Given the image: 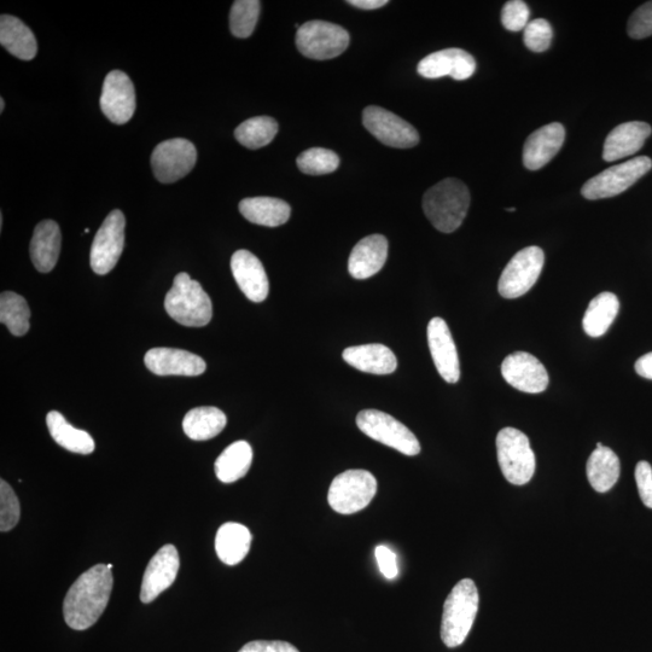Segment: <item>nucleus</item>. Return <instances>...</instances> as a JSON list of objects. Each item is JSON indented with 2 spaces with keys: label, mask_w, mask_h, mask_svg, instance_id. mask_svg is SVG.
Here are the masks:
<instances>
[{
  "label": "nucleus",
  "mask_w": 652,
  "mask_h": 652,
  "mask_svg": "<svg viewBox=\"0 0 652 652\" xmlns=\"http://www.w3.org/2000/svg\"><path fill=\"white\" fill-rule=\"evenodd\" d=\"M499 467L512 485L523 486L535 473V456L528 436L515 428H504L497 436Z\"/></svg>",
  "instance_id": "5"
},
{
  "label": "nucleus",
  "mask_w": 652,
  "mask_h": 652,
  "mask_svg": "<svg viewBox=\"0 0 652 652\" xmlns=\"http://www.w3.org/2000/svg\"><path fill=\"white\" fill-rule=\"evenodd\" d=\"M4 108H5L4 98H0V113L4 112Z\"/></svg>",
  "instance_id": "47"
},
{
  "label": "nucleus",
  "mask_w": 652,
  "mask_h": 652,
  "mask_svg": "<svg viewBox=\"0 0 652 652\" xmlns=\"http://www.w3.org/2000/svg\"><path fill=\"white\" fill-rule=\"evenodd\" d=\"M302 173L308 176H323L333 173L340 166V157L334 151L312 148L304 151L296 160Z\"/></svg>",
  "instance_id": "37"
},
{
  "label": "nucleus",
  "mask_w": 652,
  "mask_h": 652,
  "mask_svg": "<svg viewBox=\"0 0 652 652\" xmlns=\"http://www.w3.org/2000/svg\"><path fill=\"white\" fill-rule=\"evenodd\" d=\"M51 438L67 451L79 454H90L95 451V441L85 430L74 428L67 422L62 413L51 411L46 416Z\"/></svg>",
  "instance_id": "31"
},
{
  "label": "nucleus",
  "mask_w": 652,
  "mask_h": 652,
  "mask_svg": "<svg viewBox=\"0 0 652 652\" xmlns=\"http://www.w3.org/2000/svg\"><path fill=\"white\" fill-rule=\"evenodd\" d=\"M552 37L553 31L550 22L544 19L529 22L525 28V34H523L527 48L537 54L549 50Z\"/></svg>",
  "instance_id": "39"
},
{
  "label": "nucleus",
  "mask_w": 652,
  "mask_h": 652,
  "mask_svg": "<svg viewBox=\"0 0 652 652\" xmlns=\"http://www.w3.org/2000/svg\"><path fill=\"white\" fill-rule=\"evenodd\" d=\"M634 368H636L639 376L646 378V380H652V352L639 358Z\"/></svg>",
  "instance_id": "45"
},
{
  "label": "nucleus",
  "mask_w": 652,
  "mask_h": 652,
  "mask_svg": "<svg viewBox=\"0 0 652 652\" xmlns=\"http://www.w3.org/2000/svg\"><path fill=\"white\" fill-rule=\"evenodd\" d=\"M277 121L270 116H256V118L242 122L236 128L235 137L243 147L256 150L266 147L277 136Z\"/></svg>",
  "instance_id": "34"
},
{
  "label": "nucleus",
  "mask_w": 652,
  "mask_h": 652,
  "mask_svg": "<svg viewBox=\"0 0 652 652\" xmlns=\"http://www.w3.org/2000/svg\"><path fill=\"white\" fill-rule=\"evenodd\" d=\"M529 16H531V11H529L528 5L525 2H522V0H510V2L504 5L502 23L510 32L525 31L529 23Z\"/></svg>",
  "instance_id": "40"
},
{
  "label": "nucleus",
  "mask_w": 652,
  "mask_h": 652,
  "mask_svg": "<svg viewBox=\"0 0 652 652\" xmlns=\"http://www.w3.org/2000/svg\"><path fill=\"white\" fill-rule=\"evenodd\" d=\"M506 212L514 213L516 212V208H506Z\"/></svg>",
  "instance_id": "48"
},
{
  "label": "nucleus",
  "mask_w": 652,
  "mask_h": 652,
  "mask_svg": "<svg viewBox=\"0 0 652 652\" xmlns=\"http://www.w3.org/2000/svg\"><path fill=\"white\" fill-rule=\"evenodd\" d=\"M61 244V230L56 221L44 220L37 225L31 242V259L39 272L48 273L55 269Z\"/></svg>",
  "instance_id": "24"
},
{
  "label": "nucleus",
  "mask_w": 652,
  "mask_h": 652,
  "mask_svg": "<svg viewBox=\"0 0 652 652\" xmlns=\"http://www.w3.org/2000/svg\"><path fill=\"white\" fill-rule=\"evenodd\" d=\"M144 363L157 376H200L207 365L199 355L176 348H153L145 354Z\"/></svg>",
  "instance_id": "19"
},
{
  "label": "nucleus",
  "mask_w": 652,
  "mask_h": 652,
  "mask_svg": "<svg viewBox=\"0 0 652 652\" xmlns=\"http://www.w3.org/2000/svg\"><path fill=\"white\" fill-rule=\"evenodd\" d=\"M652 168L650 157L639 156L620 165L608 168L582 186L581 195L586 200L596 201L610 199L622 194Z\"/></svg>",
  "instance_id": "7"
},
{
  "label": "nucleus",
  "mask_w": 652,
  "mask_h": 652,
  "mask_svg": "<svg viewBox=\"0 0 652 652\" xmlns=\"http://www.w3.org/2000/svg\"><path fill=\"white\" fill-rule=\"evenodd\" d=\"M165 308L168 316L189 328H202L213 317L211 298L199 282L184 272L174 278L173 287L166 295Z\"/></svg>",
  "instance_id": "4"
},
{
  "label": "nucleus",
  "mask_w": 652,
  "mask_h": 652,
  "mask_svg": "<svg viewBox=\"0 0 652 652\" xmlns=\"http://www.w3.org/2000/svg\"><path fill=\"white\" fill-rule=\"evenodd\" d=\"M544 264L543 249L532 246L520 250L499 278V294L505 299L521 298L538 282Z\"/></svg>",
  "instance_id": "10"
},
{
  "label": "nucleus",
  "mask_w": 652,
  "mask_h": 652,
  "mask_svg": "<svg viewBox=\"0 0 652 652\" xmlns=\"http://www.w3.org/2000/svg\"><path fill=\"white\" fill-rule=\"evenodd\" d=\"M252 534L241 523L227 522L219 528L215 537V551L219 560L227 566H236L247 557Z\"/></svg>",
  "instance_id": "27"
},
{
  "label": "nucleus",
  "mask_w": 652,
  "mask_h": 652,
  "mask_svg": "<svg viewBox=\"0 0 652 652\" xmlns=\"http://www.w3.org/2000/svg\"><path fill=\"white\" fill-rule=\"evenodd\" d=\"M0 44L11 55L23 61H31L37 56L38 44L31 28L11 15L0 17Z\"/></svg>",
  "instance_id": "26"
},
{
  "label": "nucleus",
  "mask_w": 652,
  "mask_h": 652,
  "mask_svg": "<svg viewBox=\"0 0 652 652\" xmlns=\"http://www.w3.org/2000/svg\"><path fill=\"white\" fill-rule=\"evenodd\" d=\"M357 426L369 438L394 448L405 456H417L421 445L416 435L386 412L364 410L358 413Z\"/></svg>",
  "instance_id": "8"
},
{
  "label": "nucleus",
  "mask_w": 652,
  "mask_h": 652,
  "mask_svg": "<svg viewBox=\"0 0 652 652\" xmlns=\"http://www.w3.org/2000/svg\"><path fill=\"white\" fill-rule=\"evenodd\" d=\"M231 271L247 299L263 302L269 296L270 284L264 265L248 250H237L231 258Z\"/></svg>",
  "instance_id": "20"
},
{
  "label": "nucleus",
  "mask_w": 652,
  "mask_h": 652,
  "mask_svg": "<svg viewBox=\"0 0 652 652\" xmlns=\"http://www.w3.org/2000/svg\"><path fill=\"white\" fill-rule=\"evenodd\" d=\"M126 219L115 209L97 231L91 247L90 263L93 272L104 276L114 270L125 244Z\"/></svg>",
  "instance_id": "12"
},
{
  "label": "nucleus",
  "mask_w": 652,
  "mask_h": 652,
  "mask_svg": "<svg viewBox=\"0 0 652 652\" xmlns=\"http://www.w3.org/2000/svg\"><path fill=\"white\" fill-rule=\"evenodd\" d=\"M101 109L109 121L124 125L136 112V90L132 80L121 71L110 72L104 79Z\"/></svg>",
  "instance_id": "14"
},
{
  "label": "nucleus",
  "mask_w": 652,
  "mask_h": 652,
  "mask_svg": "<svg viewBox=\"0 0 652 652\" xmlns=\"http://www.w3.org/2000/svg\"><path fill=\"white\" fill-rule=\"evenodd\" d=\"M479 591L471 579H463L448 595L441 621V639L447 648L462 645L479 611Z\"/></svg>",
  "instance_id": "3"
},
{
  "label": "nucleus",
  "mask_w": 652,
  "mask_h": 652,
  "mask_svg": "<svg viewBox=\"0 0 652 652\" xmlns=\"http://www.w3.org/2000/svg\"><path fill=\"white\" fill-rule=\"evenodd\" d=\"M388 258V241L382 235L363 238L352 250L348 271L355 279L374 277L383 269Z\"/></svg>",
  "instance_id": "23"
},
{
  "label": "nucleus",
  "mask_w": 652,
  "mask_h": 652,
  "mask_svg": "<svg viewBox=\"0 0 652 652\" xmlns=\"http://www.w3.org/2000/svg\"><path fill=\"white\" fill-rule=\"evenodd\" d=\"M238 652H300L287 642L281 640H255L243 646Z\"/></svg>",
  "instance_id": "44"
},
{
  "label": "nucleus",
  "mask_w": 652,
  "mask_h": 652,
  "mask_svg": "<svg viewBox=\"0 0 652 652\" xmlns=\"http://www.w3.org/2000/svg\"><path fill=\"white\" fill-rule=\"evenodd\" d=\"M375 556L381 573L388 580L397 578L399 574L397 555L387 546L381 545L376 547Z\"/></svg>",
  "instance_id": "43"
},
{
  "label": "nucleus",
  "mask_w": 652,
  "mask_h": 652,
  "mask_svg": "<svg viewBox=\"0 0 652 652\" xmlns=\"http://www.w3.org/2000/svg\"><path fill=\"white\" fill-rule=\"evenodd\" d=\"M354 369L372 375H390L398 368V360L390 349L380 343L349 347L342 354Z\"/></svg>",
  "instance_id": "25"
},
{
  "label": "nucleus",
  "mask_w": 652,
  "mask_h": 652,
  "mask_svg": "<svg viewBox=\"0 0 652 652\" xmlns=\"http://www.w3.org/2000/svg\"><path fill=\"white\" fill-rule=\"evenodd\" d=\"M197 150L188 139L174 138L162 142L151 155L155 178L163 184L176 183L195 167Z\"/></svg>",
  "instance_id": "11"
},
{
  "label": "nucleus",
  "mask_w": 652,
  "mask_h": 652,
  "mask_svg": "<svg viewBox=\"0 0 652 652\" xmlns=\"http://www.w3.org/2000/svg\"><path fill=\"white\" fill-rule=\"evenodd\" d=\"M651 126L642 121L625 122L614 128L605 139L603 159L614 162L637 154L651 135Z\"/></svg>",
  "instance_id": "22"
},
{
  "label": "nucleus",
  "mask_w": 652,
  "mask_h": 652,
  "mask_svg": "<svg viewBox=\"0 0 652 652\" xmlns=\"http://www.w3.org/2000/svg\"><path fill=\"white\" fill-rule=\"evenodd\" d=\"M502 375L511 387L523 393L539 394L549 387L550 378L545 366L526 352H516L506 357Z\"/></svg>",
  "instance_id": "15"
},
{
  "label": "nucleus",
  "mask_w": 652,
  "mask_h": 652,
  "mask_svg": "<svg viewBox=\"0 0 652 652\" xmlns=\"http://www.w3.org/2000/svg\"><path fill=\"white\" fill-rule=\"evenodd\" d=\"M349 34L335 23L311 21L298 28L296 46L302 55L312 60H331L345 52L349 45Z\"/></svg>",
  "instance_id": "9"
},
{
  "label": "nucleus",
  "mask_w": 652,
  "mask_h": 652,
  "mask_svg": "<svg viewBox=\"0 0 652 652\" xmlns=\"http://www.w3.org/2000/svg\"><path fill=\"white\" fill-rule=\"evenodd\" d=\"M566 128L560 122L546 125L532 133L523 147V165L529 171L541 170L561 150Z\"/></svg>",
  "instance_id": "21"
},
{
  "label": "nucleus",
  "mask_w": 652,
  "mask_h": 652,
  "mask_svg": "<svg viewBox=\"0 0 652 652\" xmlns=\"http://www.w3.org/2000/svg\"><path fill=\"white\" fill-rule=\"evenodd\" d=\"M252 462V446L247 441H236L215 461V475L221 482H236L248 474Z\"/></svg>",
  "instance_id": "32"
},
{
  "label": "nucleus",
  "mask_w": 652,
  "mask_h": 652,
  "mask_svg": "<svg viewBox=\"0 0 652 652\" xmlns=\"http://www.w3.org/2000/svg\"><path fill=\"white\" fill-rule=\"evenodd\" d=\"M587 479L595 491L609 492L620 477V459L609 447L597 444L587 461Z\"/></svg>",
  "instance_id": "29"
},
{
  "label": "nucleus",
  "mask_w": 652,
  "mask_h": 652,
  "mask_svg": "<svg viewBox=\"0 0 652 652\" xmlns=\"http://www.w3.org/2000/svg\"><path fill=\"white\" fill-rule=\"evenodd\" d=\"M471 197L468 186L456 178H447L423 196V211L436 230L451 234L467 217Z\"/></svg>",
  "instance_id": "2"
},
{
  "label": "nucleus",
  "mask_w": 652,
  "mask_h": 652,
  "mask_svg": "<svg viewBox=\"0 0 652 652\" xmlns=\"http://www.w3.org/2000/svg\"><path fill=\"white\" fill-rule=\"evenodd\" d=\"M109 569H113V564H108Z\"/></svg>",
  "instance_id": "49"
},
{
  "label": "nucleus",
  "mask_w": 652,
  "mask_h": 652,
  "mask_svg": "<svg viewBox=\"0 0 652 652\" xmlns=\"http://www.w3.org/2000/svg\"><path fill=\"white\" fill-rule=\"evenodd\" d=\"M636 481L640 499L645 506L652 509V468L648 462L642 461L637 464Z\"/></svg>",
  "instance_id": "42"
},
{
  "label": "nucleus",
  "mask_w": 652,
  "mask_h": 652,
  "mask_svg": "<svg viewBox=\"0 0 652 652\" xmlns=\"http://www.w3.org/2000/svg\"><path fill=\"white\" fill-rule=\"evenodd\" d=\"M628 36L644 39L652 36V2L642 5L634 11L627 26Z\"/></svg>",
  "instance_id": "41"
},
{
  "label": "nucleus",
  "mask_w": 652,
  "mask_h": 652,
  "mask_svg": "<svg viewBox=\"0 0 652 652\" xmlns=\"http://www.w3.org/2000/svg\"><path fill=\"white\" fill-rule=\"evenodd\" d=\"M180 560L176 546L165 545L151 558L143 576L141 601L145 604L154 602L176 581Z\"/></svg>",
  "instance_id": "16"
},
{
  "label": "nucleus",
  "mask_w": 652,
  "mask_h": 652,
  "mask_svg": "<svg viewBox=\"0 0 652 652\" xmlns=\"http://www.w3.org/2000/svg\"><path fill=\"white\" fill-rule=\"evenodd\" d=\"M620 301L613 293H602L590 302L582 320L585 333L591 337H601L610 329L619 314Z\"/></svg>",
  "instance_id": "33"
},
{
  "label": "nucleus",
  "mask_w": 652,
  "mask_h": 652,
  "mask_svg": "<svg viewBox=\"0 0 652 652\" xmlns=\"http://www.w3.org/2000/svg\"><path fill=\"white\" fill-rule=\"evenodd\" d=\"M259 0H237L230 13L231 33L237 38L252 36L260 15Z\"/></svg>",
  "instance_id": "36"
},
{
  "label": "nucleus",
  "mask_w": 652,
  "mask_h": 652,
  "mask_svg": "<svg viewBox=\"0 0 652 652\" xmlns=\"http://www.w3.org/2000/svg\"><path fill=\"white\" fill-rule=\"evenodd\" d=\"M240 212L250 223L277 227L288 223L291 208L287 202L273 197H250L241 201Z\"/></svg>",
  "instance_id": "28"
},
{
  "label": "nucleus",
  "mask_w": 652,
  "mask_h": 652,
  "mask_svg": "<svg viewBox=\"0 0 652 652\" xmlns=\"http://www.w3.org/2000/svg\"><path fill=\"white\" fill-rule=\"evenodd\" d=\"M21 506L14 489L8 482L0 481V531H11L20 521Z\"/></svg>",
  "instance_id": "38"
},
{
  "label": "nucleus",
  "mask_w": 652,
  "mask_h": 652,
  "mask_svg": "<svg viewBox=\"0 0 652 652\" xmlns=\"http://www.w3.org/2000/svg\"><path fill=\"white\" fill-rule=\"evenodd\" d=\"M476 71V61L469 52L462 49H445L436 51L424 57L418 63L417 72L427 79L451 77L457 81L473 77Z\"/></svg>",
  "instance_id": "17"
},
{
  "label": "nucleus",
  "mask_w": 652,
  "mask_h": 652,
  "mask_svg": "<svg viewBox=\"0 0 652 652\" xmlns=\"http://www.w3.org/2000/svg\"><path fill=\"white\" fill-rule=\"evenodd\" d=\"M347 3L352 5L354 8L363 10H375L383 8L384 5H387L388 0H349Z\"/></svg>",
  "instance_id": "46"
},
{
  "label": "nucleus",
  "mask_w": 652,
  "mask_h": 652,
  "mask_svg": "<svg viewBox=\"0 0 652 652\" xmlns=\"http://www.w3.org/2000/svg\"><path fill=\"white\" fill-rule=\"evenodd\" d=\"M112 569L104 564L90 568L69 589L63 603L67 625L85 631L96 624L106 610L113 590Z\"/></svg>",
  "instance_id": "1"
},
{
  "label": "nucleus",
  "mask_w": 652,
  "mask_h": 652,
  "mask_svg": "<svg viewBox=\"0 0 652 652\" xmlns=\"http://www.w3.org/2000/svg\"><path fill=\"white\" fill-rule=\"evenodd\" d=\"M377 493L376 477L366 470H347L331 482L328 502L341 515H352L368 506Z\"/></svg>",
  "instance_id": "6"
},
{
  "label": "nucleus",
  "mask_w": 652,
  "mask_h": 652,
  "mask_svg": "<svg viewBox=\"0 0 652 652\" xmlns=\"http://www.w3.org/2000/svg\"><path fill=\"white\" fill-rule=\"evenodd\" d=\"M29 319H31V310L27 301L13 291H4L0 296V322L7 326L11 334L23 336L28 333L31 326Z\"/></svg>",
  "instance_id": "35"
},
{
  "label": "nucleus",
  "mask_w": 652,
  "mask_h": 652,
  "mask_svg": "<svg viewBox=\"0 0 652 652\" xmlns=\"http://www.w3.org/2000/svg\"><path fill=\"white\" fill-rule=\"evenodd\" d=\"M227 418L217 407L203 406L186 413L183 421L184 433L194 441L215 438L225 429Z\"/></svg>",
  "instance_id": "30"
},
{
  "label": "nucleus",
  "mask_w": 652,
  "mask_h": 652,
  "mask_svg": "<svg viewBox=\"0 0 652 652\" xmlns=\"http://www.w3.org/2000/svg\"><path fill=\"white\" fill-rule=\"evenodd\" d=\"M363 124L372 136L388 147L409 149L419 143L416 128L386 109L376 106L366 108Z\"/></svg>",
  "instance_id": "13"
},
{
  "label": "nucleus",
  "mask_w": 652,
  "mask_h": 652,
  "mask_svg": "<svg viewBox=\"0 0 652 652\" xmlns=\"http://www.w3.org/2000/svg\"><path fill=\"white\" fill-rule=\"evenodd\" d=\"M427 333L436 370L447 383H457L461 378V364L450 328L444 319L436 317L430 320Z\"/></svg>",
  "instance_id": "18"
}]
</instances>
